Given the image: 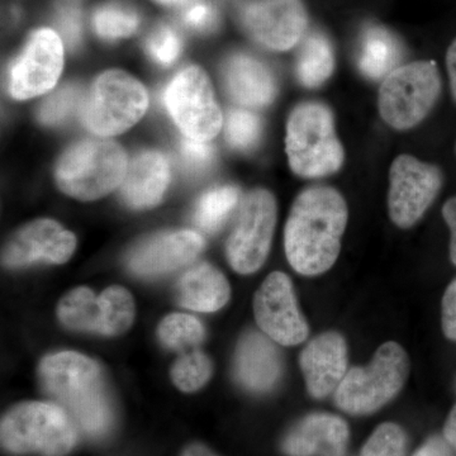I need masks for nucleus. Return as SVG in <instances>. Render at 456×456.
I'll return each mask as SVG.
<instances>
[{
    "mask_svg": "<svg viewBox=\"0 0 456 456\" xmlns=\"http://www.w3.org/2000/svg\"><path fill=\"white\" fill-rule=\"evenodd\" d=\"M349 211L340 191L317 185L294 200L284 231L287 259L305 277L331 269L340 254Z\"/></svg>",
    "mask_w": 456,
    "mask_h": 456,
    "instance_id": "nucleus-1",
    "label": "nucleus"
},
{
    "mask_svg": "<svg viewBox=\"0 0 456 456\" xmlns=\"http://www.w3.org/2000/svg\"><path fill=\"white\" fill-rule=\"evenodd\" d=\"M38 374L44 391L64 408L86 436L99 439L110 431L112 407L103 371L95 360L75 351L51 354L42 360Z\"/></svg>",
    "mask_w": 456,
    "mask_h": 456,
    "instance_id": "nucleus-2",
    "label": "nucleus"
},
{
    "mask_svg": "<svg viewBox=\"0 0 456 456\" xmlns=\"http://www.w3.org/2000/svg\"><path fill=\"white\" fill-rule=\"evenodd\" d=\"M285 146L290 169L302 178H325L344 164L334 114L320 102H305L294 108L288 118Z\"/></svg>",
    "mask_w": 456,
    "mask_h": 456,
    "instance_id": "nucleus-3",
    "label": "nucleus"
},
{
    "mask_svg": "<svg viewBox=\"0 0 456 456\" xmlns=\"http://www.w3.org/2000/svg\"><path fill=\"white\" fill-rule=\"evenodd\" d=\"M127 169V155L118 143L88 139L66 150L57 161L55 178L68 196L95 200L119 187Z\"/></svg>",
    "mask_w": 456,
    "mask_h": 456,
    "instance_id": "nucleus-4",
    "label": "nucleus"
},
{
    "mask_svg": "<svg viewBox=\"0 0 456 456\" xmlns=\"http://www.w3.org/2000/svg\"><path fill=\"white\" fill-rule=\"evenodd\" d=\"M3 448L14 454L64 456L74 448L77 432L64 408L49 402H25L3 417Z\"/></svg>",
    "mask_w": 456,
    "mask_h": 456,
    "instance_id": "nucleus-5",
    "label": "nucleus"
},
{
    "mask_svg": "<svg viewBox=\"0 0 456 456\" xmlns=\"http://www.w3.org/2000/svg\"><path fill=\"white\" fill-rule=\"evenodd\" d=\"M410 360L397 342H387L365 368H353L345 375L335 402L350 415H368L392 401L403 388Z\"/></svg>",
    "mask_w": 456,
    "mask_h": 456,
    "instance_id": "nucleus-6",
    "label": "nucleus"
},
{
    "mask_svg": "<svg viewBox=\"0 0 456 456\" xmlns=\"http://www.w3.org/2000/svg\"><path fill=\"white\" fill-rule=\"evenodd\" d=\"M149 107L145 86L130 74L110 70L99 75L83 97L79 116L98 136H116L142 118Z\"/></svg>",
    "mask_w": 456,
    "mask_h": 456,
    "instance_id": "nucleus-7",
    "label": "nucleus"
},
{
    "mask_svg": "<svg viewBox=\"0 0 456 456\" xmlns=\"http://www.w3.org/2000/svg\"><path fill=\"white\" fill-rule=\"evenodd\" d=\"M440 93L441 77L436 62L413 61L399 66L380 86V117L395 130H411L430 114Z\"/></svg>",
    "mask_w": 456,
    "mask_h": 456,
    "instance_id": "nucleus-8",
    "label": "nucleus"
},
{
    "mask_svg": "<svg viewBox=\"0 0 456 456\" xmlns=\"http://www.w3.org/2000/svg\"><path fill=\"white\" fill-rule=\"evenodd\" d=\"M164 103L188 139L207 142L224 126L211 80L200 66H188L174 77L165 89Z\"/></svg>",
    "mask_w": 456,
    "mask_h": 456,
    "instance_id": "nucleus-9",
    "label": "nucleus"
},
{
    "mask_svg": "<svg viewBox=\"0 0 456 456\" xmlns=\"http://www.w3.org/2000/svg\"><path fill=\"white\" fill-rule=\"evenodd\" d=\"M277 224V200L266 189H254L242 200L227 240L231 266L240 274H253L268 257Z\"/></svg>",
    "mask_w": 456,
    "mask_h": 456,
    "instance_id": "nucleus-10",
    "label": "nucleus"
},
{
    "mask_svg": "<svg viewBox=\"0 0 456 456\" xmlns=\"http://www.w3.org/2000/svg\"><path fill=\"white\" fill-rule=\"evenodd\" d=\"M57 316L62 325L74 331L122 335L134 322V298L117 285L107 288L99 297L89 288L80 287L62 297Z\"/></svg>",
    "mask_w": 456,
    "mask_h": 456,
    "instance_id": "nucleus-11",
    "label": "nucleus"
},
{
    "mask_svg": "<svg viewBox=\"0 0 456 456\" xmlns=\"http://www.w3.org/2000/svg\"><path fill=\"white\" fill-rule=\"evenodd\" d=\"M439 167L415 156L399 155L389 171V217L399 228H410L419 221L443 187Z\"/></svg>",
    "mask_w": 456,
    "mask_h": 456,
    "instance_id": "nucleus-12",
    "label": "nucleus"
},
{
    "mask_svg": "<svg viewBox=\"0 0 456 456\" xmlns=\"http://www.w3.org/2000/svg\"><path fill=\"white\" fill-rule=\"evenodd\" d=\"M64 66V41L50 28L33 32L9 71V92L18 101L45 94L56 86Z\"/></svg>",
    "mask_w": 456,
    "mask_h": 456,
    "instance_id": "nucleus-13",
    "label": "nucleus"
},
{
    "mask_svg": "<svg viewBox=\"0 0 456 456\" xmlns=\"http://www.w3.org/2000/svg\"><path fill=\"white\" fill-rule=\"evenodd\" d=\"M241 25L260 46L288 51L305 37L308 14L302 0H254L242 8Z\"/></svg>",
    "mask_w": 456,
    "mask_h": 456,
    "instance_id": "nucleus-14",
    "label": "nucleus"
},
{
    "mask_svg": "<svg viewBox=\"0 0 456 456\" xmlns=\"http://www.w3.org/2000/svg\"><path fill=\"white\" fill-rule=\"evenodd\" d=\"M254 314L261 331L284 346L302 344L310 334L297 305L292 281L284 273H272L261 284L254 299Z\"/></svg>",
    "mask_w": 456,
    "mask_h": 456,
    "instance_id": "nucleus-15",
    "label": "nucleus"
},
{
    "mask_svg": "<svg viewBox=\"0 0 456 456\" xmlns=\"http://www.w3.org/2000/svg\"><path fill=\"white\" fill-rule=\"evenodd\" d=\"M77 239L70 231L53 220H37L18 230L2 254L3 265L17 269L38 261L62 264L70 259Z\"/></svg>",
    "mask_w": 456,
    "mask_h": 456,
    "instance_id": "nucleus-16",
    "label": "nucleus"
},
{
    "mask_svg": "<svg viewBox=\"0 0 456 456\" xmlns=\"http://www.w3.org/2000/svg\"><path fill=\"white\" fill-rule=\"evenodd\" d=\"M203 248V237L196 231H165L134 246L128 254L127 266L139 277H160L196 260Z\"/></svg>",
    "mask_w": 456,
    "mask_h": 456,
    "instance_id": "nucleus-17",
    "label": "nucleus"
},
{
    "mask_svg": "<svg viewBox=\"0 0 456 456\" xmlns=\"http://www.w3.org/2000/svg\"><path fill=\"white\" fill-rule=\"evenodd\" d=\"M301 368L312 397L335 395L347 373V346L338 332L317 336L303 349Z\"/></svg>",
    "mask_w": 456,
    "mask_h": 456,
    "instance_id": "nucleus-18",
    "label": "nucleus"
},
{
    "mask_svg": "<svg viewBox=\"0 0 456 456\" xmlns=\"http://www.w3.org/2000/svg\"><path fill=\"white\" fill-rule=\"evenodd\" d=\"M349 426L340 417L312 413L294 426L283 441L288 456H345Z\"/></svg>",
    "mask_w": 456,
    "mask_h": 456,
    "instance_id": "nucleus-19",
    "label": "nucleus"
},
{
    "mask_svg": "<svg viewBox=\"0 0 456 456\" xmlns=\"http://www.w3.org/2000/svg\"><path fill=\"white\" fill-rule=\"evenodd\" d=\"M224 79L230 97L245 107H266L277 97V83L256 57L235 53L227 60Z\"/></svg>",
    "mask_w": 456,
    "mask_h": 456,
    "instance_id": "nucleus-20",
    "label": "nucleus"
},
{
    "mask_svg": "<svg viewBox=\"0 0 456 456\" xmlns=\"http://www.w3.org/2000/svg\"><path fill=\"white\" fill-rule=\"evenodd\" d=\"M270 340L268 336L250 331L237 345L236 378L250 391H269L281 378V354Z\"/></svg>",
    "mask_w": 456,
    "mask_h": 456,
    "instance_id": "nucleus-21",
    "label": "nucleus"
},
{
    "mask_svg": "<svg viewBox=\"0 0 456 456\" xmlns=\"http://www.w3.org/2000/svg\"><path fill=\"white\" fill-rule=\"evenodd\" d=\"M170 182V165L159 151L140 152L128 164L121 184L125 202L132 208H150L160 202Z\"/></svg>",
    "mask_w": 456,
    "mask_h": 456,
    "instance_id": "nucleus-22",
    "label": "nucleus"
},
{
    "mask_svg": "<svg viewBox=\"0 0 456 456\" xmlns=\"http://www.w3.org/2000/svg\"><path fill=\"white\" fill-rule=\"evenodd\" d=\"M230 284L211 264H200L182 275L178 301L183 307L198 312L221 310L230 299Z\"/></svg>",
    "mask_w": 456,
    "mask_h": 456,
    "instance_id": "nucleus-23",
    "label": "nucleus"
},
{
    "mask_svg": "<svg viewBox=\"0 0 456 456\" xmlns=\"http://www.w3.org/2000/svg\"><path fill=\"white\" fill-rule=\"evenodd\" d=\"M402 59L401 42L382 26H369L360 40L359 68L371 80L386 79L399 68Z\"/></svg>",
    "mask_w": 456,
    "mask_h": 456,
    "instance_id": "nucleus-24",
    "label": "nucleus"
},
{
    "mask_svg": "<svg viewBox=\"0 0 456 456\" xmlns=\"http://www.w3.org/2000/svg\"><path fill=\"white\" fill-rule=\"evenodd\" d=\"M334 69V49L329 38L318 31L305 36L296 65L299 83L305 88H320L331 77Z\"/></svg>",
    "mask_w": 456,
    "mask_h": 456,
    "instance_id": "nucleus-25",
    "label": "nucleus"
},
{
    "mask_svg": "<svg viewBox=\"0 0 456 456\" xmlns=\"http://www.w3.org/2000/svg\"><path fill=\"white\" fill-rule=\"evenodd\" d=\"M240 189L224 185L211 189L198 200L194 222L206 232H216L235 209L240 200Z\"/></svg>",
    "mask_w": 456,
    "mask_h": 456,
    "instance_id": "nucleus-26",
    "label": "nucleus"
},
{
    "mask_svg": "<svg viewBox=\"0 0 456 456\" xmlns=\"http://www.w3.org/2000/svg\"><path fill=\"white\" fill-rule=\"evenodd\" d=\"M159 338L170 350L194 349L204 340V327L196 317L184 314H171L161 321Z\"/></svg>",
    "mask_w": 456,
    "mask_h": 456,
    "instance_id": "nucleus-27",
    "label": "nucleus"
},
{
    "mask_svg": "<svg viewBox=\"0 0 456 456\" xmlns=\"http://www.w3.org/2000/svg\"><path fill=\"white\" fill-rule=\"evenodd\" d=\"M140 26L136 12L118 4H107L98 8L93 16V27L99 37L104 40H119L130 37Z\"/></svg>",
    "mask_w": 456,
    "mask_h": 456,
    "instance_id": "nucleus-28",
    "label": "nucleus"
},
{
    "mask_svg": "<svg viewBox=\"0 0 456 456\" xmlns=\"http://www.w3.org/2000/svg\"><path fill=\"white\" fill-rule=\"evenodd\" d=\"M211 360L200 350H191L176 360L171 368V379L183 392H196L211 379Z\"/></svg>",
    "mask_w": 456,
    "mask_h": 456,
    "instance_id": "nucleus-29",
    "label": "nucleus"
},
{
    "mask_svg": "<svg viewBox=\"0 0 456 456\" xmlns=\"http://www.w3.org/2000/svg\"><path fill=\"white\" fill-rule=\"evenodd\" d=\"M83 94L79 86L68 84L53 93L38 110V121L46 126L61 125L80 110Z\"/></svg>",
    "mask_w": 456,
    "mask_h": 456,
    "instance_id": "nucleus-30",
    "label": "nucleus"
},
{
    "mask_svg": "<svg viewBox=\"0 0 456 456\" xmlns=\"http://www.w3.org/2000/svg\"><path fill=\"white\" fill-rule=\"evenodd\" d=\"M261 122L259 117L245 110L228 112L224 123V136L233 149L248 151L260 139Z\"/></svg>",
    "mask_w": 456,
    "mask_h": 456,
    "instance_id": "nucleus-31",
    "label": "nucleus"
},
{
    "mask_svg": "<svg viewBox=\"0 0 456 456\" xmlns=\"http://www.w3.org/2000/svg\"><path fill=\"white\" fill-rule=\"evenodd\" d=\"M406 434L395 424H383L373 432L360 456H406Z\"/></svg>",
    "mask_w": 456,
    "mask_h": 456,
    "instance_id": "nucleus-32",
    "label": "nucleus"
},
{
    "mask_svg": "<svg viewBox=\"0 0 456 456\" xmlns=\"http://www.w3.org/2000/svg\"><path fill=\"white\" fill-rule=\"evenodd\" d=\"M146 51L159 65L169 66L176 61L182 53V40L175 29L161 25L156 27L147 37Z\"/></svg>",
    "mask_w": 456,
    "mask_h": 456,
    "instance_id": "nucleus-33",
    "label": "nucleus"
},
{
    "mask_svg": "<svg viewBox=\"0 0 456 456\" xmlns=\"http://www.w3.org/2000/svg\"><path fill=\"white\" fill-rule=\"evenodd\" d=\"M56 27L60 37L70 50L77 49L82 40V14L77 5H62L57 9Z\"/></svg>",
    "mask_w": 456,
    "mask_h": 456,
    "instance_id": "nucleus-34",
    "label": "nucleus"
},
{
    "mask_svg": "<svg viewBox=\"0 0 456 456\" xmlns=\"http://www.w3.org/2000/svg\"><path fill=\"white\" fill-rule=\"evenodd\" d=\"M179 152L183 163L191 171L207 169L213 158V150L208 142L188 139V137L180 142Z\"/></svg>",
    "mask_w": 456,
    "mask_h": 456,
    "instance_id": "nucleus-35",
    "label": "nucleus"
},
{
    "mask_svg": "<svg viewBox=\"0 0 456 456\" xmlns=\"http://www.w3.org/2000/svg\"><path fill=\"white\" fill-rule=\"evenodd\" d=\"M183 20L189 28L196 31H209L217 25V11L211 3L197 0L185 8Z\"/></svg>",
    "mask_w": 456,
    "mask_h": 456,
    "instance_id": "nucleus-36",
    "label": "nucleus"
},
{
    "mask_svg": "<svg viewBox=\"0 0 456 456\" xmlns=\"http://www.w3.org/2000/svg\"><path fill=\"white\" fill-rule=\"evenodd\" d=\"M441 320L444 334L450 340L456 341V279L444 294Z\"/></svg>",
    "mask_w": 456,
    "mask_h": 456,
    "instance_id": "nucleus-37",
    "label": "nucleus"
},
{
    "mask_svg": "<svg viewBox=\"0 0 456 456\" xmlns=\"http://www.w3.org/2000/svg\"><path fill=\"white\" fill-rule=\"evenodd\" d=\"M413 456H454L452 455V446L448 441L440 439V437H431L426 441L425 445L421 446Z\"/></svg>",
    "mask_w": 456,
    "mask_h": 456,
    "instance_id": "nucleus-38",
    "label": "nucleus"
},
{
    "mask_svg": "<svg viewBox=\"0 0 456 456\" xmlns=\"http://www.w3.org/2000/svg\"><path fill=\"white\" fill-rule=\"evenodd\" d=\"M443 216L452 232V241H450V259L456 265V197L449 200L443 208Z\"/></svg>",
    "mask_w": 456,
    "mask_h": 456,
    "instance_id": "nucleus-39",
    "label": "nucleus"
},
{
    "mask_svg": "<svg viewBox=\"0 0 456 456\" xmlns=\"http://www.w3.org/2000/svg\"><path fill=\"white\" fill-rule=\"evenodd\" d=\"M446 66L450 77V86H452V97L456 102V38L450 45L448 53H446Z\"/></svg>",
    "mask_w": 456,
    "mask_h": 456,
    "instance_id": "nucleus-40",
    "label": "nucleus"
},
{
    "mask_svg": "<svg viewBox=\"0 0 456 456\" xmlns=\"http://www.w3.org/2000/svg\"><path fill=\"white\" fill-rule=\"evenodd\" d=\"M444 437L456 452V404L450 412L448 419H446L445 428H444Z\"/></svg>",
    "mask_w": 456,
    "mask_h": 456,
    "instance_id": "nucleus-41",
    "label": "nucleus"
},
{
    "mask_svg": "<svg viewBox=\"0 0 456 456\" xmlns=\"http://www.w3.org/2000/svg\"><path fill=\"white\" fill-rule=\"evenodd\" d=\"M182 456H217L215 452H212L211 450L206 448L204 445H200V444H193V445H189L187 449L183 452Z\"/></svg>",
    "mask_w": 456,
    "mask_h": 456,
    "instance_id": "nucleus-42",
    "label": "nucleus"
},
{
    "mask_svg": "<svg viewBox=\"0 0 456 456\" xmlns=\"http://www.w3.org/2000/svg\"><path fill=\"white\" fill-rule=\"evenodd\" d=\"M156 2L163 5H169V7H175V5L185 4L189 0H156Z\"/></svg>",
    "mask_w": 456,
    "mask_h": 456,
    "instance_id": "nucleus-43",
    "label": "nucleus"
}]
</instances>
